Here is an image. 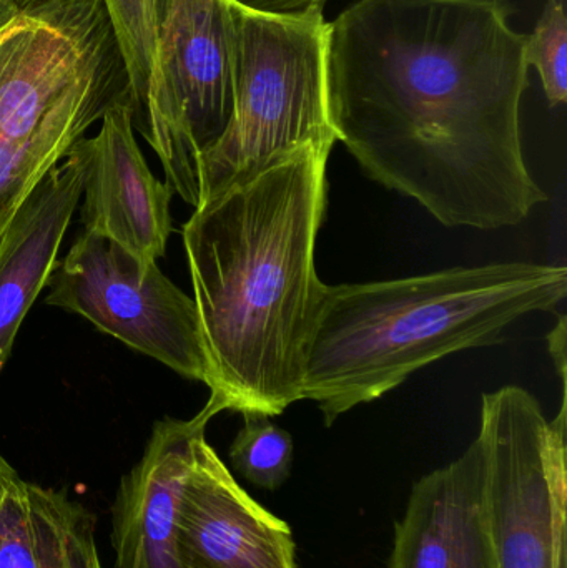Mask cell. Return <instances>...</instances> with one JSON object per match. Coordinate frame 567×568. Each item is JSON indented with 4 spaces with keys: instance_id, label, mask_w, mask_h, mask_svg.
Wrapping results in <instances>:
<instances>
[{
    "instance_id": "6da1fadb",
    "label": "cell",
    "mask_w": 567,
    "mask_h": 568,
    "mask_svg": "<svg viewBox=\"0 0 567 568\" xmlns=\"http://www.w3.org/2000/svg\"><path fill=\"white\" fill-rule=\"evenodd\" d=\"M505 0H358L330 22L336 142L449 229L499 230L548 200L523 152L526 36Z\"/></svg>"
},
{
    "instance_id": "7a4b0ae2",
    "label": "cell",
    "mask_w": 567,
    "mask_h": 568,
    "mask_svg": "<svg viewBox=\"0 0 567 568\" xmlns=\"http://www.w3.org/2000/svg\"><path fill=\"white\" fill-rule=\"evenodd\" d=\"M328 159L303 150L206 200L183 225L209 387L223 410L275 417L302 400L326 286L315 248Z\"/></svg>"
},
{
    "instance_id": "3957f363",
    "label": "cell",
    "mask_w": 567,
    "mask_h": 568,
    "mask_svg": "<svg viewBox=\"0 0 567 568\" xmlns=\"http://www.w3.org/2000/svg\"><path fill=\"white\" fill-rule=\"evenodd\" d=\"M566 294V266L535 263L326 284L306 347L302 400H315L330 427L449 354L502 343L512 324L555 311Z\"/></svg>"
},
{
    "instance_id": "277c9868",
    "label": "cell",
    "mask_w": 567,
    "mask_h": 568,
    "mask_svg": "<svg viewBox=\"0 0 567 568\" xmlns=\"http://www.w3.org/2000/svg\"><path fill=\"white\" fill-rule=\"evenodd\" d=\"M235 92L225 133L199 160V205L306 149L332 153L330 22L323 7L263 12L232 0Z\"/></svg>"
},
{
    "instance_id": "5b68a950",
    "label": "cell",
    "mask_w": 567,
    "mask_h": 568,
    "mask_svg": "<svg viewBox=\"0 0 567 568\" xmlns=\"http://www.w3.org/2000/svg\"><path fill=\"white\" fill-rule=\"evenodd\" d=\"M235 92L232 0H165L145 105L133 116L166 185L199 206V160L225 133Z\"/></svg>"
},
{
    "instance_id": "8992f818",
    "label": "cell",
    "mask_w": 567,
    "mask_h": 568,
    "mask_svg": "<svg viewBox=\"0 0 567 568\" xmlns=\"http://www.w3.org/2000/svg\"><path fill=\"white\" fill-rule=\"evenodd\" d=\"M566 393L555 420L518 386L483 394L485 506L499 568H567Z\"/></svg>"
},
{
    "instance_id": "52a82bcc",
    "label": "cell",
    "mask_w": 567,
    "mask_h": 568,
    "mask_svg": "<svg viewBox=\"0 0 567 568\" xmlns=\"http://www.w3.org/2000/svg\"><path fill=\"white\" fill-rule=\"evenodd\" d=\"M45 303L95 324L186 379L210 384L199 311L162 272L107 236L83 230L50 275Z\"/></svg>"
},
{
    "instance_id": "ba28073f",
    "label": "cell",
    "mask_w": 567,
    "mask_h": 568,
    "mask_svg": "<svg viewBox=\"0 0 567 568\" xmlns=\"http://www.w3.org/2000/svg\"><path fill=\"white\" fill-rule=\"evenodd\" d=\"M29 23L20 0L16 19L0 32V73ZM130 99L120 52L103 60L53 106L26 102L0 82V245L22 203L43 176L59 165L87 130L117 102Z\"/></svg>"
},
{
    "instance_id": "9c48e42d",
    "label": "cell",
    "mask_w": 567,
    "mask_h": 568,
    "mask_svg": "<svg viewBox=\"0 0 567 568\" xmlns=\"http://www.w3.org/2000/svg\"><path fill=\"white\" fill-rule=\"evenodd\" d=\"M176 554L182 568H296L288 524L236 483L205 436L180 497Z\"/></svg>"
},
{
    "instance_id": "30bf717a",
    "label": "cell",
    "mask_w": 567,
    "mask_h": 568,
    "mask_svg": "<svg viewBox=\"0 0 567 568\" xmlns=\"http://www.w3.org/2000/svg\"><path fill=\"white\" fill-rule=\"evenodd\" d=\"M100 122L99 133L83 139V230L119 243L142 262H156L173 232V192L155 179L140 152L132 100L110 106Z\"/></svg>"
},
{
    "instance_id": "8fae6325",
    "label": "cell",
    "mask_w": 567,
    "mask_h": 568,
    "mask_svg": "<svg viewBox=\"0 0 567 568\" xmlns=\"http://www.w3.org/2000/svg\"><path fill=\"white\" fill-rule=\"evenodd\" d=\"M223 406L210 396L189 420L155 423L142 459L123 477L113 506L117 568H182L176 554L180 497L199 437Z\"/></svg>"
},
{
    "instance_id": "7c38bea8",
    "label": "cell",
    "mask_w": 567,
    "mask_h": 568,
    "mask_svg": "<svg viewBox=\"0 0 567 568\" xmlns=\"http://www.w3.org/2000/svg\"><path fill=\"white\" fill-rule=\"evenodd\" d=\"M388 568H499L486 517L479 437L462 457L416 480L395 524Z\"/></svg>"
},
{
    "instance_id": "4fadbf2b",
    "label": "cell",
    "mask_w": 567,
    "mask_h": 568,
    "mask_svg": "<svg viewBox=\"0 0 567 568\" xmlns=\"http://www.w3.org/2000/svg\"><path fill=\"white\" fill-rule=\"evenodd\" d=\"M83 139L33 189L0 245V371L23 317L59 263L57 253L82 199Z\"/></svg>"
},
{
    "instance_id": "5bb4252c",
    "label": "cell",
    "mask_w": 567,
    "mask_h": 568,
    "mask_svg": "<svg viewBox=\"0 0 567 568\" xmlns=\"http://www.w3.org/2000/svg\"><path fill=\"white\" fill-rule=\"evenodd\" d=\"M39 568H102L95 517L62 490L27 483Z\"/></svg>"
},
{
    "instance_id": "9a60e30c",
    "label": "cell",
    "mask_w": 567,
    "mask_h": 568,
    "mask_svg": "<svg viewBox=\"0 0 567 568\" xmlns=\"http://www.w3.org/2000/svg\"><path fill=\"white\" fill-rule=\"evenodd\" d=\"M120 55L129 77L133 116L145 105L155 69L162 2L160 0H103Z\"/></svg>"
},
{
    "instance_id": "2e32d148",
    "label": "cell",
    "mask_w": 567,
    "mask_h": 568,
    "mask_svg": "<svg viewBox=\"0 0 567 568\" xmlns=\"http://www.w3.org/2000/svg\"><path fill=\"white\" fill-rule=\"evenodd\" d=\"M293 437L265 414H243L242 429L230 447L233 469L253 486L276 490L288 480L293 464Z\"/></svg>"
},
{
    "instance_id": "e0dca14e",
    "label": "cell",
    "mask_w": 567,
    "mask_h": 568,
    "mask_svg": "<svg viewBox=\"0 0 567 568\" xmlns=\"http://www.w3.org/2000/svg\"><path fill=\"white\" fill-rule=\"evenodd\" d=\"M526 63L535 67L549 105L567 100V17L565 0H546L531 36H526Z\"/></svg>"
},
{
    "instance_id": "ac0fdd59",
    "label": "cell",
    "mask_w": 567,
    "mask_h": 568,
    "mask_svg": "<svg viewBox=\"0 0 567 568\" xmlns=\"http://www.w3.org/2000/svg\"><path fill=\"white\" fill-rule=\"evenodd\" d=\"M0 568H39L27 483L12 466L0 490Z\"/></svg>"
},
{
    "instance_id": "d6986e66",
    "label": "cell",
    "mask_w": 567,
    "mask_h": 568,
    "mask_svg": "<svg viewBox=\"0 0 567 568\" xmlns=\"http://www.w3.org/2000/svg\"><path fill=\"white\" fill-rule=\"evenodd\" d=\"M236 2L263 12H298L308 7H325L326 0H236Z\"/></svg>"
},
{
    "instance_id": "ffe728a7",
    "label": "cell",
    "mask_w": 567,
    "mask_h": 568,
    "mask_svg": "<svg viewBox=\"0 0 567 568\" xmlns=\"http://www.w3.org/2000/svg\"><path fill=\"white\" fill-rule=\"evenodd\" d=\"M549 351L561 376L563 389H566V316L559 314L558 326L548 334Z\"/></svg>"
},
{
    "instance_id": "44dd1931",
    "label": "cell",
    "mask_w": 567,
    "mask_h": 568,
    "mask_svg": "<svg viewBox=\"0 0 567 568\" xmlns=\"http://www.w3.org/2000/svg\"><path fill=\"white\" fill-rule=\"evenodd\" d=\"M19 9L20 0H0V32L16 19Z\"/></svg>"
},
{
    "instance_id": "7402d4cb",
    "label": "cell",
    "mask_w": 567,
    "mask_h": 568,
    "mask_svg": "<svg viewBox=\"0 0 567 568\" xmlns=\"http://www.w3.org/2000/svg\"><path fill=\"white\" fill-rule=\"evenodd\" d=\"M10 464L0 456V490H2L3 477H6L7 469H9Z\"/></svg>"
},
{
    "instance_id": "603a6c76",
    "label": "cell",
    "mask_w": 567,
    "mask_h": 568,
    "mask_svg": "<svg viewBox=\"0 0 567 568\" xmlns=\"http://www.w3.org/2000/svg\"><path fill=\"white\" fill-rule=\"evenodd\" d=\"M160 2H162V7H163V2H165V0H160Z\"/></svg>"
}]
</instances>
